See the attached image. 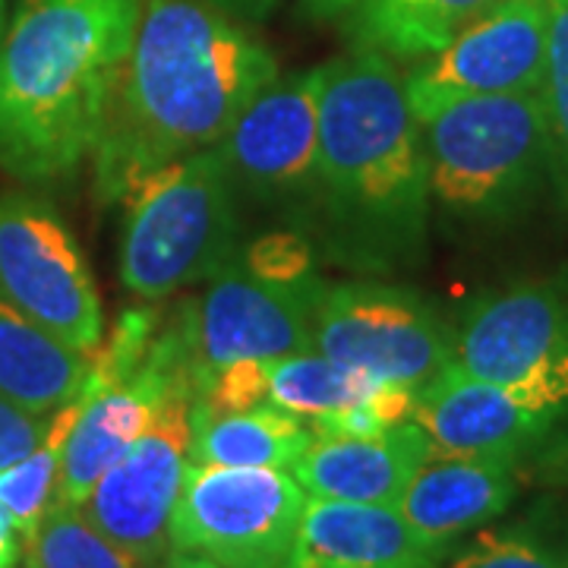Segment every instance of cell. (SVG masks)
Instances as JSON below:
<instances>
[{"instance_id":"1","label":"cell","mask_w":568,"mask_h":568,"mask_svg":"<svg viewBox=\"0 0 568 568\" xmlns=\"http://www.w3.org/2000/svg\"><path fill=\"white\" fill-rule=\"evenodd\" d=\"M275 80V54L241 20L205 0H142L92 152L99 203H123L145 174L219 145Z\"/></svg>"},{"instance_id":"2","label":"cell","mask_w":568,"mask_h":568,"mask_svg":"<svg viewBox=\"0 0 568 568\" xmlns=\"http://www.w3.org/2000/svg\"><path fill=\"white\" fill-rule=\"evenodd\" d=\"M429 171L405 73L357 48L323 63L316 234L332 263L395 275L424 263Z\"/></svg>"},{"instance_id":"3","label":"cell","mask_w":568,"mask_h":568,"mask_svg":"<svg viewBox=\"0 0 568 568\" xmlns=\"http://www.w3.org/2000/svg\"><path fill=\"white\" fill-rule=\"evenodd\" d=\"M142 0H20L0 39V171L70 178L92 159Z\"/></svg>"},{"instance_id":"4","label":"cell","mask_w":568,"mask_h":568,"mask_svg":"<svg viewBox=\"0 0 568 568\" xmlns=\"http://www.w3.org/2000/svg\"><path fill=\"white\" fill-rule=\"evenodd\" d=\"M417 121L429 200L467 227L521 219L562 171L544 92L455 99L426 108Z\"/></svg>"},{"instance_id":"5","label":"cell","mask_w":568,"mask_h":568,"mask_svg":"<svg viewBox=\"0 0 568 568\" xmlns=\"http://www.w3.org/2000/svg\"><path fill=\"white\" fill-rule=\"evenodd\" d=\"M241 246V196L219 145L145 174L123 196L121 282L142 301L209 282Z\"/></svg>"},{"instance_id":"6","label":"cell","mask_w":568,"mask_h":568,"mask_svg":"<svg viewBox=\"0 0 568 568\" xmlns=\"http://www.w3.org/2000/svg\"><path fill=\"white\" fill-rule=\"evenodd\" d=\"M304 506V487L282 467L190 465L168 540L222 568H282Z\"/></svg>"},{"instance_id":"7","label":"cell","mask_w":568,"mask_h":568,"mask_svg":"<svg viewBox=\"0 0 568 568\" xmlns=\"http://www.w3.org/2000/svg\"><path fill=\"white\" fill-rule=\"evenodd\" d=\"M313 347L379 383L420 392L455 361V325L410 287L338 282L325 284L320 297Z\"/></svg>"},{"instance_id":"8","label":"cell","mask_w":568,"mask_h":568,"mask_svg":"<svg viewBox=\"0 0 568 568\" xmlns=\"http://www.w3.org/2000/svg\"><path fill=\"white\" fill-rule=\"evenodd\" d=\"M325 282L313 272L304 282L256 278L241 253L212 275L203 294L181 306L174 328L196 376V392L209 373L234 361H282L313 347V320ZM196 402V398H193Z\"/></svg>"},{"instance_id":"9","label":"cell","mask_w":568,"mask_h":568,"mask_svg":"<svg viewBox=\"0 0 568 568\" xmlns=\"http://www.w3.org/2000/svg\"><path fill=\"white\" fill-rule=\"evenodd\" d=\"M0 301L77 351L104 338L102 297L77 237L29 193H0Z\"/></svg>"},{"instance_id":"10","label":"cell","mask_w":568,"mask_h":568,"mask_svg":"<svg viewBox=\"0 0 568 568\" xmlns=\"http://www.w3.org/2000/svg\"><path fill=\"white\" fill-rule=\"evenodd\" d=\"M323 67L268 82L219 142L241 200L316 222Z\"/></svg>"},{"instance_id":"11","label":"cell","mask_w":568,"mask_h":568,"mask_svg":"<svg viewBox=\"0 0 568 568\" xmlns=\"http://www.w3.org/2000/svg\"><path fill=\"white\" fill-rule=\"evenodd\" d=\"M193 392H174L155 410L152 424L99 477L80 511L111 544L126 549L145 568L168 556L171 515L190 467Z\"/></svg>"},{"instance_id":"12","label":"cell","mask_w":568,"mask_h":568,"mask_svg":"<svg viewBox=\"0 0 568 568\" xmlns=\"http://www.w3.org/2000/svg\"><path fill=\"white\" fill-rule=\"evenodd\" d=\"M549 3L503 0L465 32L405 70L414 114L470 95L540 92L547 77Z\"/></svg>"},{"instance_id":"13","label":"cell","mask_w":568,"mask_h":568,"mask_svg":"<svg viewBox=\"0 0 568 568\" xmlns=\"http://www.w3.org/2000/svg\"><path fill=\"white\" fill-rule=\"evenodd\" d=\"M568 357V275L489 291L455 325L452 369L484 383H515Z\"/></svg>"},{"instance_id":"14","label":"cell","mask_w":568,"mask_h":568,"mask_svg":"<svg viewBox=\"0 0 568 568\" xmlns=\"http://www.w3.org/2000/svg\"><path fill=\"white\" fill-rule=\"evenodd\" d=\"M410 420L436 455H530L559 424L511 383H484L452 369L417 392Z\"/></svg>"},{"instance_id":"15","label":"cell","mask_w":568,"mask_h":568,"mask_svg":"<svg viewBox=\"0 0 568 568\" xmlns=\"http://www.w3.org/2000/svg\"><path fill=\"white\" fill-rule=\"evenodd\" d=\"M452 547L410 528L395 506L306 496L282 568H439Z\"/></svg>"},{"instance_id":"16","label":"cell","mask_w":568,"mask_h":568,"mask_svg":"<svg viewBox=\"0 0 568 568\" xmlns=\"http://www.w3.org/2000/svg\"><path fill=\"white\" fill-rule=\"evenodd\" d=\"M528 455H433L398 496L410 528L455 547L499 518L518 496Z\"/></svg>"},{"instance_id":"17","label":"cell","mask_w":568,"mask_h":568,"mask_svg":"<svg viewBox=\"0 0 568 568\" xmlns=\"http://www.w3.org/2000/svg\"><path fill=\"white\" fill-rule=\"evenodd\" d=\"M433 455L429 436L405 420L376 436H316L291 474L313 499L395 506Z\"/></svg>"},{"instance_id":"18","label":"cell","mask_w":568,"mask_h":568,"mask_svg":"<svg viewBox=\"0 0 568 568\" xmlns=\"http://www.w3.org/2000/svg\"><path fill=\"white\" fill-rule=\"evenodd\" d=\"M92 351H77L0 301V395L36 414H54L85 386Z\"/></svg>"},{"instance_id":"19","label":"cell","mask_w":568,"mask_h":568,"mask_svg":"<svg viewBox=\"0 0 568 568\" xmlns=\"http://www.w3.org/2000/svg\"><path fill=\"white\" fill-rule=\"evenodd\" d=\"M190 420V465L291 470L313 443V429L304 417L284 410L275 402L234 414H215L193 405Z\"/></svg>"},{"instance_id":"20","label":"cell","mask_w":568,"mask_h":568,"mask_svg":"<svg viewBox=\"0 0 568 568\" xmlns=\"http://www.w3.org/2000/svg\"><path fill=\"white\" fill-rule=\"evenodd\" d=\"M503 0H361L351 36L357 48L395 63H417L446 48L458 32Z\"/></svg>"},{"instance_id":"21","label":"cell","mask_w":568,"mask_h":568,"mask_svg":"<svg viewBox=\"0 0 568 568\" xmlns=\"http://www.w3.org/2000/svg\"><path fill=\"white\" fill-rule=\"evenodd\" d=\"M376 386L379 379H373L366 369L338 364L316 347L268 364V402L304 420L361 405Z\"/></svg>"},{"instance_id":"22","label":"cell","mask_w":568,"mask_h":568,"mask_svg":"<svg viewBox=\"0 0 568 568\" xmlns=\"http://www.w3.org/2000/svg\"><path fill=\"white\" fill-rule=\"evenodd\" d=\"M82 407V392L54 410L51 429L41 439L36 452H29L20 465L0 470V508L10 515V521L17 525L22 537H29L39 528V521L48 515V508L58 503V484H61V462L63 443L73 429V420Z\"/></svg>"},{"instance_id":"23","label":"cell","mask_w":568,"mask_h":568,"mask_svg":"<svg viewBox=\"0 0 568 568\" xmlns=\"http://www.w3.org/2000/svg\"><path fill=\"white\" fill-rule=\"evenodd\" d=\"M20 568H145L85 521L77 506L54 503L39 528L22 537Z\"/></svg>"},{"instance_id":"24","label":"cell","mask_w":568,"mask_h":568,"mask_svg":"<svg viewBox=\"0 0 568 568\" xmlns=\"http://www.w3.org/2000/svg\"><path fill=\"white\" fill-rule=\"evenodd\" d=\"M439 568H568V549L528 528H493Z\"/></svg>"},{"instance_id":"25","label":"cell","mask_w":568,"mask_h":568,"mask_svg":"<svg viewBox=\"0 0 568 568\" xmlns=\"http://www.w3.org/2000/svg\"><path fill=\"white\" fill-rule=\"evenodd\" d=\"M549 3V48L547 77H544V104H547L549 130L556 142L559 168L568 178V0Z\"/></svg>"},{"instance_id":"26","label":"cell","mask_w":568,"mask_h":568,"mask_svg":"<svg viewBox=\"0 0 568 568\" xmlns=\"http://www.w3.org/2000/svg\"><path fill=\"white\" fill-rule=\"evenodd\" d=\"M241 263L265 282H304L316 272L313 244L297 231H268L241 246Z\"/></svg>"},{"instance_id":"27","label":"cell","mask_w":568,"mask_h":568,"mask_svg":"<svg viewBox=\"0 0 568 568\" xmlns=\"http://www.w3.org/2000/svg\"><path fill=\"white\" fill-rule=\"evenodd\" d=\"M263 402H268V361H234L209 373L193 405L215 414H234Z\"/></svg>"},{"instance_id":"28","label":"cell","mask_w":568,"mask_h":568,"mask_svg":"<svg viewBox=\"0 0 568 568\" xmlns=\"http://www.w3.org/2000/svg\"><path fill=\"white\" fill-rule=\"evenodd\" d=\"M54 414H36L0 395V470L20 465L29 452L41 446Z\"/></svg>"},{"instance_id":"29","label":"cell","mask_w":568,"mask_h":568,"mask_svg":"<svg viewBox=\"0 0 568 568\" xmlns=\"http://www.w3.org/2000/svg\"><path fill=\"white\" fill-rule=\"evenodd\" d=\"M212 7H219L222 13L234 17V20H246V22H260L265 20L282 0H205Z\"/></svg>"},{"instance_id":"30","label":"cell","mask_w":568,"mask_h":568,"mask_svg":"<svg viewBox=\"0 0 568 568\" xmlns=\"http://www.w3.org/2000/svg\"><path fill=\"white\" fill-rule=\"evenodd\" d=\"M22 534L10 521V515L0 508V568H20Z\"/></svg>"},{"instance_id":"31","label":"cell","mask_w":568,"mask_h":568,"mask_svg":"<svg viewBox=\"0 0 568 568\" xmlns=\"http://www.w3.org/2000/svg\"><path fill=\"white\" fill-rule=\"evenodd\" d=\"M155 568H222L215 562H209L203 556H193V552H181V549H168L162 562Z\"/></svg>"},{"instance_id":"32","label":"cell","mask_w":568,"mask_h":568,"mask_svg":"<svg viewBox=\"0 0 568 568\" xmlns=\"http://www.w3.org/2000/svg\"><path fill=\"white\" fill-rule=\"evenodd\" d=\"M357 3H361V0H306L310 13H316V17H338V13L354 10Z\"/></svg>"},{"instance_id":"33","label":"cell","mask_w":568,"mask_h":568,"mask_svg":"<svg viewBox=\"0 0 568 568\" xmlns=\"http://www.w3.org/2000/svg\"><path fill=\"white\" fill-rule=\"evenodd\" d=\"M3 29H7V0H0V39H3Z\"/></svg>"}]
</instances>
